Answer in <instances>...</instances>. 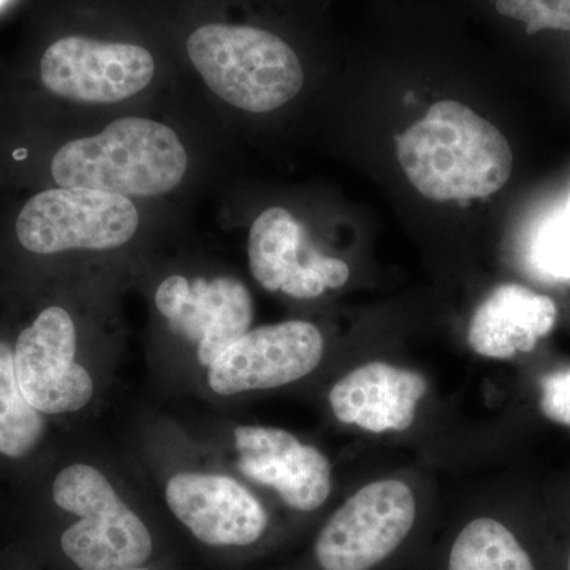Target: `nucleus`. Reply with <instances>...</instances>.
Wrapping results in <instances>:
<instances>
[{
	"label": "nucleus",
	"instance_id": "2eb2a0df",
	"mask_svg": "<svg viewBox=\"0 0 570 570\" xmlns=\"http://www.w3.org/2000/svg\"><path fill=\"white\" fill-rule=\"evenodd\" d=\"M558 307L547 295L520 284H502L475 309L469 346L487 358L509 360L530 354L557 324Z\"/></svg>",
	"mask_w": 570,
	"mask_h": 570
},
{
	"label": "nucleus",
	"instance_id": "7ed1b4c3",
	"mask_svg": "<svg viewBox=\"0 0 570 570\" xmlns=\"http://www.w3.org/2000/svg\"><path fill=\"white\" fill-rule=\"evenodd\" d=\"M187 55L208 88L239 110H277L305 82L296 52L276 33L254 26H200L187 39Z\"/></svg>",
	"mask_w": 570,
	"mask_h": 570
},
{
	"label": "nucleus",
	"instance_id": "9d476101",
	"mask_svg": "<svg viewBox=\"0 0 570 570\" xmlns=\"http://www.w3.org/2000/svg\"><path fill=\"white\" fill-rule=\"evenodd\" d=\"M156 306L175 332L198 343V360L209 366L250 330L253 296L234 277L208 281L170 276L156 292Z\"/></svg>",
	"mask_w": 570,
	"mask_h": 570
},
{
	"label": "nucleus",
	"instance_id": "412c9836",
	"mask_svg": "<svg viewBox=\"0 0 570 570\" xmlns=\"http://www.w3.org/2000/svg\"><path fill=\"white\" fill-rule=\"evenodd\" d=\"M566 209H569L570 212V183H569V194H568V200H566V206H564Z\"/></svg>",
	"mask_w": 570,
	"mask_h": 570
},
{
	"label": "nucleus",
	"instance_id": "f03ea898",
	"mask_svg": "<svg viewBox=\"0 0 570 570\" xmlns=\"http://www.w3.org/2000/svg\"><path fill=\"white\" fill-rule=\"evenodd\" d=\"M186 149L165 124L122 118L104 132L63 145L52 157L59 187L124 197H156L176 189L187 171Z\"/></svg>",
	"mask_w": 570,
	"mask_h": 570
},
{
	"label": "nucleus",
	"instance_id": "423d86ee",
	"mask_svg": "<svg viewBox=\"0 0 570 570\" xmlns=\"http://www.w3.org/2000/svg\"><path fill=\"white\" fill-rule=\"evenodd\" d=\"M138 224L137 208L124 195L61 187L37 194L24 205L17 236L26 250L39 255L115 249L132 238Z\"/></svg>",
	"mask_w": 570,
	"mask_h": 570
},
{
	"label": "nucleus",
	"instance_id": "a211bd4d",
	"mask_svg": "<svg viewBox=\"0 0 570 570\" xmlns=\"http://www.w3.org/2000/svg\"><path fill=\"white\" fill-rule=\"evenodd\" d=\"M534 262L554 279H570V212L562 208L540 227L534 243Z\"/></svg>",
	"mask_w": 570,
	"mask_h": 570
},
{
	"label": "nucleus",
	"instance_id": "f3484780",
	"mask_svg": "<svg viewBox=\"0 0 570 570\" xmlns=\"http://www.w3.org/2000/svg\"><path fill=\"white\" fill-rule=\"evenodd\" d=\"M47 433V419L28 403L18 385L13 347L0 337V459L32 456Z\"/></svg>",
	"mask_w": 570,
	"mask_h": 570
},
{
	"label": "nucleus",
	"instance_id": "4be33fe9",
	"mask_svg": "<svg viewBox=\"0 0 570 570\" xmlns=\"http://www.w3.org/2000/svg\"><path fill=\"white\" fill-rule=\"evenodd\" d=\"M130 570H151V569L145 568V566H142V568L130 569Z\"/></svg>",
	"mask_w": 570,
	"mask_h": 570
},
{
	"label": "nucleus",
	"instance_id": "20e7f679",
	"mask_svg": "<svg viewBox=\"0 0 570 570\" xmlns=\"http://www.w3.org/2000/svg\"><path fill=\"white\" fill-rule=\"evenodd\" d=\"M52 502L77 521L62 532L61 550L80 570H130L151 558L154 542L140 517L88 464H71L52 480Z\"/></svg>",
	"mask_w": 570,
	"mask_h": 570
},
{
	"label": "nucleus",
	"instance_id": "6ab92c4d",
	"mask_svg": "<svg viewBox=\"0 0 570 570\" xmlns=\"http://www.w3.org/2000/svg\"><path fill=\"white\" fill-rule=\"evenodd\" d=\"M502 17L524 22L528 33L570 32V0H494Z\"/></svg>",
	"mask_w": 570,
	"mask_h": 570
},
{
	"label": "nucleus",
	"instance_id": "f257e3e1",
	"mask_svg": "<svg viewBox=\"0 0 570 570\" xmlns=\"http://www.w3.org/2000/svg\"><path fill=\"white\" fill-rule=\"evenodd\" d=\"M397 160L423 197L461 202L498 193L512 175L508 138L456 100H441L396 140Z\"/></svg>",
	"mask_w": 570,
	"mask_h": 570
},
{
	"label": "nucleus",
	"instance_id": "b1692460",
	"mask_svg": "<svg viewBox=\"0 0 570 570\" xmlns=\"http://www.w3.org/2000/svg\"><path fill=\"white\" fill-rule=\"evenodd\" d=\"M0 2H2V0H0Z\"/></svg>",
	"mask_w": 570,
	"mask_h": 570
},
{
	"label": "nucleus",
	"instance_id": "39448f33",
	"mask_svg": "<svg viewBox=\"0 0 570 570\" xmlns=\"http://www.w3.org/2000/svg\"><path fill=\"white\" fill-rule=\"evenodd\" d=\"M417 523L414 491L377 480L356 491L326 520L314 542L321 570H376L404 546Z\"/></svg>",
	"mask_w": 570,
	"mask_h": 570
},
{
	"label": "nucleus",
	"instance_id": "f8f14e48",
	"mask_svg": "<svg viewBox=\"0 0 570 570\" xmlns=\"http://www.w3.org/2000/svg\"><path fill=\"white\" fill-rule=\"evenodd\" d=\"M303 239L302 225L287 209L269 208L255 219L247 253L250 273L265 291L311 299L347 283L351 269L346 262L314 250L299 258Z\"/></svg>",
	"mask_w": 570,
	"mask_h": 570
},
{
	"label": "nucleus",
	"instance_id": "0eeeda50",
	"mask_svg": "<svg viewBox=\"0 0 570 570\" xmlns=\"http://www.w3.org/2000/svg\"><path fill=\"white\" fill-rule=\"evenodd\" d=\"M11 347L21 393L40 414H70L88 406L94 382L75 360L77 328L63 307H45Z\"/></svg>",
	"mask_w": 570,
	"mask_h": 570
},
{
	"label": "nucleus",
	"instance_id": "4468645a",
	"mask_svg": "<svg viewBox=\"0 0 570 570\" xmlns=\"http://www.w3.org/2000/svg\"><path fill=\"white\" fill-rule=\"evenodd\" d=\"M426 390L422 374L373 362L341 377L328 400L340 422L370 433H387L407 430L414 423Z\"/></svg>",
	"mask_w": 570,
	"mask_h": 570
},
{
	"label": "nucleus",
	"instance_id": "6e6552de",
	"mask_svg": "<svg viewBox=\"0 0 570 570\" xmlns=\"http://www.w3.org/2000/svg\"><path fill=\"white\" fill-rule=\"evenodd\" d=\"M156 63L140 45L70 36L43 52L45 88L80 104H115L130 99L151 82Z\"/></svg>",
	"mask_w": 570,
	"mask_h": 570
},
{
	"label": "nucleus",
	"instance_id": "9b49d317",
	"mask_svg": "<svg viewBox=\"0 0 570 570\" xmlns=\"http://www.w3.org/2000/svg\"><path fill=\"white\" fill-rule=\"evenodd\" d=\"M165 499L176 519L205 546L243 549L268 530L261 501L227 475L179 472L168 480Z\"/></svg>",
	"mask_w": 570,
	"mask_h": 570
},
{
	"label": "nucleus",
	"instance_id": "dca6fc26",
	"mask_svg": "<svg viewBox=\"0 0 570 570\" xmlns=\"http://www.w3.org/2000/svg\"><path fill=\"white\" fill-rule=\"evenodd\" d=\"M448 570H535L530 553L504 523L491 517L468 521L449 551Z\"/></svg>",
	"mask_w": 570,
	"mask_h": 570
},
{
	"label": "nucleus",
	"instance_id": "aec40b11",
	"mask_svg": "<svg viewBox=\"0 0 570 570\" xmlns=\"http://www.w3.org/2000/svg\"><path fill=\"white\" fill-rule=\"evenodd\" d=\"M540 411L551 422L570 426V367L553 371L542 379Z\"/></svg>",
	"mask_w": 570,
	"mask_h": 570
},
{
	"label": "nucleus",
	"instance_id": "5701e85b",
	"mask_svg": "<svg viewBox=\"0 0 570 570\" xmlns=\"http://www.w3.org/2000/svg\"><path fill=\"white\" fill-rule=\"evenodd\" d=\"M568 570H570V553H569V566H568Z\"/></svg>",
	"mask_w": 570,
	"mask_h": 570
},
{
	"label": "nucleus",
	"instance_id": "1a4fd4ad",
	"mask_svg": "<svg viewBox=\"0 0 570 570\" xmlns=\"http://www.w3.org/2000/svg\"><path fill=\"white\" fill-rule=\"evenodd\" d=\"M324 337L305 321L249 330L209 365L214 393L236 395L283 387L306 377L321 365Z\"/></svg>",
	"mask_w": 570,
	"mask_h": 570
},
{
	"label": "nucleus",
	"instance_id": "ddd939ff",
	"mask_svg": "<svg viewBox=\"0 0 570 570\" xmlns=\"http://www.w3.org/2000/svg\"><path fill=\"white\" fill-rule=\"evenodd\" d=\"M239 469L247 479L272 487L288 508L314 512L332 493V466L321 450L279 428L235 430Z\"/></svg>",
	"mask_w": 570,
	"mask_h": 570
}]
</instances>
